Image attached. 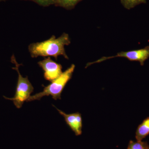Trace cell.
Here are the masks:
<instances>
[{"label":"cell","instance_id":"cell-5","mask_svg":"<svg viewBox=\"0 0 149 149\" xmlns=\"http://www.w3.org/2000/svg\"><path fill=\"white\" fill-rule=\"evenodd\" d=\"M38 64L44 70L45 79L50 82L56 80L62 73L61 65L54 61L50 57L38 62Z\"/></svg>","mask_w":149,"mask_h":149},{"label":"cell","instance_id":"cell-1","mask_svg":"<svg viewBox=\"0 0 149 149\" xmlns=\"http://www.w3.org/2000/svg\"><path fill=\"white\" fill-rule=\"evenodd\" d=\"M71 43L68 34L63 33L59 37L56 38L52 35L48 40L41 42L32 43L28 46V51L33 58L39 56L53 57L57 60L58 56H62L68 59L65 46Z\"/></svg>","mask_w":149,"mask_h":149},{"label":"cell","instance_id":"cell-8","mask_svg":"<svg viewBox=\"0 0 149 149\" xmlns=\"http://www.w3.org/2000/svg\"><path fill=\"white\" fill-rule=\"evenodd\" d=\"M82 0H57L56 6L60 7L66 10L73 9Z\"/></svg>","mask_w":149,"mask_h":149},{"label":"cell","instance_id":"cell-2","mask_svg":"<svg viewBox=\"0 0 149 149\" xmlns=\"http://www.w3.org/2000/svg\"><path fill=\"white\" fill-rule=\"evenodd\" d=\"M75 66L72 64L65 71L63 72L61 75L56 80L52 82L47 86L44 87L42 92L30 96L27 102L35 100H40L45 96H52L54 100H56L61 99V94L65 85L71 79L74 72Z\"/></svg>","mask_w":149,"mask_h":149},{"label":"cell","instance_id":"cell-9","mask_svg":"<svg viewBox=\"0 0 149 149\" xmlns=\"http://www.w3.org/2000/svg\"><path fill=\"white\" fill-rule=\"evenodd\" d=\"M122 5L128 10L134 8L136 6L142 3H146V0H120Z\"/></svg>","mask_w":149,"mask_h":149},{"label":"cell","instance_id":"cell-4","mask_svg":"<svg viewBox=\"0 0 149 149\" xmlns=\"http://www.w3.org/2000/svg\"><path fill=\"white\" fill-rule=\"evenodd\" d=\"M116 57H123L128 59L130 61H139L141 65L143 66L144 62L149 58V46H147L143 49L118 53L114 56H104L96 61L88 63L86 65V68L90 66L95 63H100L102 62Z\"/></svg>","mask_w":149,"mask_h":149},{"label":"cell","instance_id":"cell-7","mask_svg":"<svg viewBox=\"0 0 149 149\" xmlns=\"http://www.w3.org/2000/svg\"><path fill=\"white\" fill-rule=\"evenodd\" d=\"M149 134V117L147 118L139 125L136 130V138L137 141H141Z\"/></svg>","mask_w":149,"mask_h":149},{"label":"cell","instance_id":"cell-11","mask_svg":"<svg viewBox=\"0 0 149 149\" xmlns=\"http://www.w3.org/2000/svg\"><path fill=\"white\" fill-rule=\"evenodd\" d=\"M146 143L143 141L135 142L130 141L128 144L127 149H144Z\"/></svg>","mask_w":149,"mask_h":149},{"label":"cell","instance_id":"cell-13","mask_svg":"<svg viewBox=\"0 0 149 149\" xmlns=\"http://www.w3.org/2000/svg\"><path fill=\"white\" fill-rule=\"evenodd\" d=\"M7 1V0H0V2L5 1Z\"/></svg>","mask_w":149,"mask_h":149},{"label":"cell","instance_id":"cell-12","mask_svg":"<svg viewBox=\"0 0 149 149\" xmlns=\"http://www.w3.org/2000/svg\"><path fill=\"white\" fill-rule=\"evenodd\" d=\"M144 149H149V146L148 145V143H146Z\"/></svg>","mask_w":149,"mask_h":149},{"label":"cell","instance_id":"cell-10","mask_svg":"<svg viewBox=\"0 0 149 149\" xmlns=\"http://www.w3.org/2000/svg\"><path fill=\"white\" fill-rule=\"evenodd\" d=\"M31 1L37 4L38 5L43 7H48L51 6H56L57 0H22Z\"/></svg>","mask_w":149,"mask_h":149},{"label":"cell","instance_id":"cell-6","mask_svg":"<svg viewBox=\"0 0 149 149\" xmlns=\"http://www.w3.org/2000/svg\"><path fill=\"white\" fill-rule=\"evenodd\" d=\"M53 106L58 111L59 113L64 117L65 120L70 129L77 136H80L82 133L83 122L81 114L80 113L67 114L64 112L58 109L53 105Z\"/></svg>","mask_w":149,"mask_h":149},{"label":"cell","instance_id":"cell-3","mask_svg":"<svg viewBox=\"0 0 149 149\" xmlns=\"http://www.w3.org/2000/svg\"><path fill=\"white\" fill-rule=\"evenodd\" d=\"M11 61L15 65V67L13 68V69L16 70L18 74L16 91L13 97L8 98L5 96H3V97L12 101L15 106L17 108L20 109L24 102L27 101L30 97V95L34 91V88L29 82L28 77H23L20 74L19 68L22 64H18L14 55L11 58Z\"/></svg>","mask_w":149,"mask_h":149}]
</instances>
